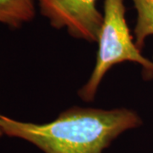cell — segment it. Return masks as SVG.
I'll return each instance as SVG.
<instances>
[{
  "mask_svg": "<svg viewBox=\"0 0 153 153\" xmlns=\"http://www.w3.org/2000/svg\"><path fill=\"white\" fill-rule=\"evenodd\" d=\"M141 123L140 116L128 108L74 106L42 124L0 115L4 134L26 140L44 153H103L120 134Z\"/></svg>",
  "mask_w": 153,
  "mask_h": 153,
  "instance_id": "cell-1",
  "label": "cell"
},
{
  "mask_svg": "<svg viewBox=\"0 0 153 153\" xmlns=\"http://www.w3.org/2000/svg\"><path fill=\"white\" fill-rule=\"evenodd\" d=\"M124 0H105L103 24L99 34L98 52L91 76L78 90L86 102L93 101L103 78L115 65L134 62L142 67L143 76L153 78V61L137 48L126 21Z\"/></svg>",
  "mask_w": 153,
  "mask_h": 153,
  "instance_id": "cell-2",
  "label": "cell"
},
{
  "mask_svg": "<svg viewBox=\"0 0 153 153\" xmlns=\"http://www.w3.org/2000/svg\"><path fill=\"white\" fill-rule=\"evenodd\" d=\"M41 15L55 29H66L73 38L97 42L104 16L97 0H36Z\"/></svg>",
  "mask_w": 153,
  "mask_h": 153,
  "instance_id": "cell-3",
  "label": "cell"
},
{
  "mask_svg": "<svg viewBox=\"0 0 153 153\" xmlns=\"http://www.w3.org/2000/svg\"><path fill=\"white\" fill-rule=\"evenodd\" d=\"M35 16L34 0H0V23L19 28Z\"/></svg>",
  "mask_w": 153,
  "mask_h": 153,
  "instance_id": "cell-4",
  "label": "cell"
},
{
  "mask_svg": "<svg viewBox=\"0 0 153 153\" xmlns=\"http://www.w3.org/2000/svg\"><path fill=\"white\" fill-rule=\"evenodd\" d=\"M137 12L134 38L137 48L142 51L146 39L153 36V0H132Z\"/></svg>",
  "mask_w": 153,
  "mask_h": 153,
  "instance_id": "cell-5",
  "label": "cell"
},
{
  "mask_svg": "<svg viewBox=\"0 0 153 153\" xmlns=\"http://www.w3.org/2000/svg\"><path fill=\"white\" fill-rule=\"evenodd\" d=\"M3 135H4V133H3L2 129H1V128H0V138L3 136Z\"/></svg>",
  "mask_w": 153,
  "mask_h": 153,
  "instance_id": "cell-6",
  "label": "cell"
},
{
  "mask_svg": "<svg viewBox=\"0 0 153 153\" xmlns=\"http://www.w3.org/2000/svg\"><path fill=\"white\" fill-rule=\"evenodd\" d=\"M152 61H153V59H152Z\"/></svg>",
  "mask_w": 153,
  "mask_h": 153,
  "instance_id": "cell-7",
  "label": "cell"
}]
</instances>
